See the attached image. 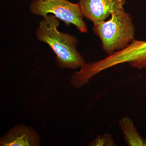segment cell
<instances>
[{
  "instance_id": "7a4b0ae2",
  "label": "cell",
  "mask_w": 146,
  "mask_h": 146,
  "mask_svg": "<svg viewBox=\"0 0 146 146\" xmlns=\"http://www.w3.org/2000/svg\"><path fill=\"white\" fill-rule=\"evenodd\" d=\"M93 31L108 55L125 48L135 37L133 22L124 9L113 13L108 21L94 25Z\"/></svg>"
},
{
  "instance_id": "ba28073f",
  "label": "cell",
  "mask_w": 146,
  "mask_h": 146,
  "mask_svg": "<svg viewBox=\"0 0 146 146\" xmlns=\"http://www.w3.org/2000/svg\"><path fill=\"white\" fill-rule=\"evenodd\" d=\"M90 146H115L112 136L109 134L98 136L91 142Z\"/></svg>"
},
{
  "instance_id": "52a82bcc",
  "label": "cell",
  "mask_w": 146,
  "mask_h": 146,
  "mask_svg": "<svg viewBox=\"0 0 146 146\" xmlns=\"http://www.w3.org/2000/svg\"><path fill=\"white\" fill-rule=\"evenodd\" d=\"M119 124L124 139L129 146H146V141L138 133L132 120L128 117L121 119Z\"/></svg>"
},
{
  "instance_id": "6da1fadb",
  "label": "cell",
  "mask_w": 146,
  "mask_h": 146,
  "mask_svg": "<svg viewBox=\"0 0 146 146\" xmlns=\"http://www.w3.org/2000/svg\"><path fill=\"white\" fill-rule=\"evenodd\" d=\"M59 20L54 15L44 16L36 30V37L51 48L59 68L72 70L82 68L86 63L77 48V39L70 34L59 31Z\"/></svg>"
},
{
  "instance_id": "3957f363",
  "label": "cell",
  "mask_w": 146,
  "mask_h": 146,
  "mask_svg": "<svg viewBox=\"0 0 146 146\" xmlns=\"http://www.w3.org/2000/svg\"><path fill=\"white\" fill-rule=\"evenodd\" d=\"M29 8L34 14L44 17L53 14L66 25H74L82 33L88 32L78 3H73L68 0H33Z\"/></svg>"
},
{
  "instance_id": "5b68a950",
  "label": "cell",
  "mask_w": 146,
  "mask_h": 146,
  "mask_svg": "<svg viewBox=\"0 0 146 146\" xmlns=\"http://www.w3.org/2000/svg\"><path fill=\"white\" fill-rule=\"evenodd\" d=\"M40 145L38 133L29 127L21 124L15 126L1 138V146H38Z\"/></svg>"
},
{
  "instance_id": "277c9868",
  "label": "cell",
  "mask_w": 146,
  "mask_h": 146,
  "mask_svg": "<svg viewBox=\"0 0 146 146\" xmlns=\"http://www.w3.org/2000/svg\"><path fill=\"white\" fill-rule=\"evenodd\" d=\"M125 3V0H80L78 4L84 17L95 25L124 9Z\"/></svg>"
},
{
  "instance_id": "8992f818",
  "label": "cell",
  "mask_w": 146,
  "mask_h": 146,
  "mask_svg": "<svg viewBox=\"0 0 146 146\" xmlns=\"http://www.w3.org/2000/svg\"><path fill=\"white\" fill-rule=\"evenodd\" d=\"M124 57L131 67L146 68V42L134 39L125 50Z\"/></svg>"
}]
</instances>
